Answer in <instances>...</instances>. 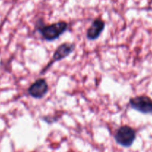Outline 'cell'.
I'll return each instance as SVG.
<instances>
[{
	"mask_svg": "<svg viewBox=\"0 0 152 152\" xmlns=\"http://www.w3.org/2000/svg\"><path fill=\"white\" fill-rule=\"evenodd\" d=\"M35 28L42 38L48 42L57 39L68 28V24L65 21H59L50 25H45L42 18L36 22Z\"/></svg>",
	"mask_w": 152,
	"mask_h": 152,
	"instance_id": "6da1fadb",
	"label": "cell"
},
{
	"mask_svg": "<svg viewBox=\"0 0 152 152\" xmlns=\"http://www.w3.org/2000/svg\"><path fill=\"white\" fill-rule=\"evenodd\" d=\"M129 105L141 114L152 115V99L147 95H139L131 98Z\"/></svg>",
	"mask_w": 152,
	"mask_h": 152,
	"instance_id": "277c9868",
	"label": "cell"
},
{
	"mask_svg": "<svg viewBox=\"0 0 152 152\" xmlns=\"http://www.w3.org/2000/svg\"><path fill=\"white\" fill-rule=\"evenodd\" d=\"M76 45L74 43L71 42H65L61 44L56 50L53 53V56H52L51 59L48 62V63L45 65V68L42 70L40 74H44L48 71V70L56 62H59V61L62 60L63 59L66 58L67 56H69L74 50H75Z\"/></svg>",
	"mask_w": 152,
	"mask_h": 152,
	"instance_id": "3957f363",
	"label": "cell"
},
{
	"mask_svg": "<svg viewBox=\"0 0 152 152\" xmlns=\"http://www.w3.org/2000/svg\"><path fill=\"white\" fill-rule=\"evenodd\" d=\"M105 23L100 18H96L92 22L86 32V37L88 40L94 41L100 37L101 34L105 28Z\"/></svg>",
	"mask_w": 152,
	"mask_h": 152,
	"instance_id": "8992f818",
	"label": "cell"
},
{
	"mask_svg": "<svg viewBox=\"0 0 152 152\" xmlns=\"http://www.w3.org/2000/svg\"><path fill=\"white\" fill-rule=\"evenodd\" d=\"M48 91V85L47 81L43 78H39L36 80L31 86L28 88V94L37 99H42Z\"/></svg>",
	"mask_w": 152,
	"mask_h": 152,
	"instance_id": "5b68a950",
	"label": "cell"
},
{
	"mask_svg": "<svg viewBox=\"0 0 152 152\" xmlns=\"http://www.w3.org/2000/svg\"><path fill=\"white\" fill-rule=\"evenodd\" d=\"M137 137V132L131 126H122L116 131L114 139L117 144L124 148H129L133 145Z\"/></svg>",
	"mask_w": 152,
	"mask_h": 152,
	"instance_id": "7a4b0ae2",
	"label": "cell"
}]
</instances>
